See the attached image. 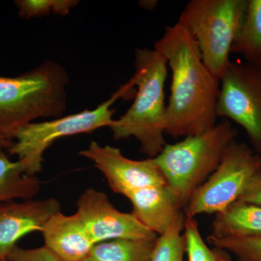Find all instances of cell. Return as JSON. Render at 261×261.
Listing matches in <instances>:
<instances>
[{
	"label": "cell",
	"instance_id": "1",
	"mask_svg": "<svg viewBox=\"0 0 261 261\" xmlns=\"http://www.w3.org/2000/svg\"><path fill=\"white\" fill-rule=\"evenodd\" d=\"M154 48L172 75L165 134L185 138L211 129L218 118L220 80L204 63L192 34L177 22L166 27Z\"/></svg>",
	"mask_w": 261,
	"mask_h": 261
},
{
	"label": "cell",
	"instance_id": "2",
	"mask_svg": "<svg viewBox=\"0 0 261 261\" xmlns=\"http://www.w3.org/2000/svg\"><path fill=\"white\" fill-rule=\"evenodd\" d=\"M135 66V74L130 80L137 87L135 100L109 128L115 140L135 137L140 142L141 152L154 159L167 144L164 137L167 61L154 48L136 49Z\"/></svg>",
	"mask_w": 261,
	"mask_h": 261
},
{
	"label": "cell",
	"instance_id": "3",
	"mask_svg": "<svg viewBox=\"0 0 261 261\" xmlns=\"http://www.w3.org/2000/svg\"><path fill=\"white\" fill-rule=\"evenodd\" d=\"M69 82L64 67L53 61L18 76L0 75V130L13 135L15 128L37 118L63 116Z\"/></svg>",
	"mask_w": 261,
	"mask_h": 261
},
{
	"label": "cell",
	"instance_id": "4",
	"mask_svg": "<svg viewBox=\"0 0 261 261\" xmlns=\"http://www.w3.org/2000/svg\"><path fill=\"white\" fill-rule=\"evenodd\" d=\"M238 135L229 121L223 120L203 133L166 144L154 158L182 211L196 190L216 171Z\"/></svg>",
	"mask_w": 261,
	"mask_h": 261
},
{
	"label": "cell",
	"instance_id": "5",
	"mask_svg": "<svg viewBox=\"0 0 261 261\" xmlns=\"http://www.w3.org/2000/svg\"><path fill=\"white\" fill-rule=\"evenodd\" d=\"M132 90H135V87L128 81L93 110L22 125L13 130V145L7 152L10 155L16 156L27 174L36 176L42 171L44 152L56 140L111 126L116 111L113 105L121 98L132 95Z\"/></svg>",
	"mask_w": 261,
	"mask_h": 261
},
{
	"label": "cell",
	"instance_id": "6",
	"mask_svg": "<svg viewBox=\"0 0 261 261\" xmlns=\"http://www.w3.org/2000/svg\"><path fill=\"white\" fill-rule=\"evenodd\" d=\"M247 5V0H191L180 15L178 23L192 34L202 61L218 80L231 62Z\"/></svg>",
	"mask_w": 261,
	"mask_h": 261
},
{
	"label": "cell",
	"instance_id": "7",
	"mask_svg": "<svg viewBox=\"0 0 261 261\" xmlns=\"http://www.w3.org/2000/svg\"><path fill=\"white\" fill-rule=\"evenodd\" d=\"M261 172V156L244 142H232L209 178L190 197L183 213L195 219L202 214H217L240 200Z\"/></svg>",
	"mask_w": 261,
	"mask_h": 261
},
{
	"label": "cell",
	"instance_id": "8",
	"mask_svg": "<svg viewBox=\"0 0 261 261\" xmlns=\"http://www.w3.org/2000/svg\"><path fill=\"white\" fill-rule=\"evenodd\" d=\"M218 118L243 127L261 156V66L231 62L220 80Z\"/></svg>",
	"mask_w": 261,
	"mask_h": 261
},
{
	"label": "cell",
	"instance_id": "9",
	"mask_svg": "<svg viewBox=\"0 0 261 261\" xmlns=\"http://www.w3.org/2000/svg\"><path fill=\"white\" fill-rule=\"evenodd\" d=\"M80 154L94 163L115 193L126 198L141 189L167 185L153 159L140 161L128 159L119 148L102 146L94 141Z\"/></svg>",
	"mask_w": 261,
	"mask_h": 261
},
{
	"label": "cell",
	"instance_id": "10",
	"mask_svg": "<svg viewBox=\"0 0 261 261\" xmlns=\"http://www.w3.org/2000/svg\"><path fill=\"white\" fill-rule=\"evenodd\" d=\"M81 221L94 245L116 239L155 240L158 235L146 227L132 213L118 211L104 192L90 188L76 202Z\"/></svg>",
	"mask_w": 261,
	"mask_h": 261
},
{
	"label": "cell",
	"instance_id": "11",
	"mask_svg": "<svg viewBox=\"0 0 261 261\" xmlns=\"http://www.w3.org/2000/svg\"><path fill=\"white\" fill-rule=\"evenodd\" d=\"M61 203L55 198L0 203V261L7 260L20 239L42 232L48 220L61 212Z\"/></svg>",
	"mask_w": 261,
	"mask_h": 261
},
{
	"label": "cell",
	"instance_id": "12",
	"mask_svg": "<svg viewBox=\"0 0 261 261\" xmlns=\"http://www.w3.org/2000/svg\"><path fill=\"white\" fill-rule=\"evenodd\" d=\"M44 246L62 261H82L88 258L94 246L83 223L76 214L57 213L48 220L42 231Z\"/></svg>",
	"mask_w": 261,
	"mask_h": 261
},
{
	"label": "cell",
	"instance_id": "13",
	"mask_svg": "<svg viewBox=\"0 0 261 261\" xmlns=\"http://www.w3.org/2000/svg\"><path fill=\"white\" fill-rule=\"evenodd\" d=\"M128 199L132 214L158 236L173 224L182 211L167 185L141 189Z\"/></svg>",
	"mask_w": 261,
	"mask_h": 261
},
{
	"label": "cell",
	"instance_id": "14",
	"mask_svg": "<svg viewBox=\"0 0 261 261\" xmlns=\"http://www.w3.org/2000/svg\"><path fill=\"white\" fill-rule=\"evenodd\" d=\"M261 235V206L238 200L215 215L212 231L215 238Z\"/></svg>",
	"mask_w": 261,
	"mask_h": 261
},
{
	"label": "cell",
	"instance_id": "15",
	"mask_svg": "<svg viewBox=\"0 0 261 261\" xmlns=\"http://www.w3.org/2000/svg\"><path fill=\"white\" fill-rule=\"evenodd\" d=\"M0 148V203L16 200H32L41 190L36 176H29L20 161H13Z\"/></svg>",
	"mask_w": 261,
	"mask_h": 261
},
{
	"label": "cell",
	"instance_id": "16",
	"mask_svg": "<svg viewBox=\"0 0 261 261\" xmlns=\"http://www.w3.org/2000/svg\"><path fill=\"white\" fill-rule=\"evenodd\" d=\"M156 240L116 239L102 242L94 245L88 259L92 261H151Z\"/></svg>",
	"mask_w": 261,
	"mask_h": 261
},
{
	"label": "cell",
	"instance_id": "17",
	"mask_svg": "<svg viewBox=\"0 0 261 261\" xmlns=\"http://www.w3.org/2000/svg\"><path fill=\"white\" fill-rule=\"evenodd\" d=\"M247 63L261 66V0H247L241 28L231 47Z\"/></svg>",
	"mask_w": 261,
	"mask_h": 261
},
{
	"label": "cell",
	"instance_id": "18",
	"mask_svg": "<svg viewBox=\"0 0 261 261\" xmlns=\"http://www.w3.org/2000/svg\"><path fill=\"white\" fill-rule=\"evenodd\" d=\"M185 221V216L181 211L173 224L158 236L151 261H184L186 253Z\"/></svg>",
	"mask_w": 261,
	"mask_h": 261
},
{
	"label": "cell",
	"instance_id": "19",
	"mask_svg": "<svg viewBox=\"0 0 261 261\" xmlns=\"http://www.w3.org/2000/svg\"><path fill=\"white\" fill-rule=\"evenodd\" d=\"M184 234L188 261H233L227 250L207 245L201 235L196 219L185 217Z\"/></svg>",
	"mask_w": 261,
	"mask_h": 261
},
{
	"label": "cell",
	"instance_id": "20",
	"mask_svg": "<svg viewBox=\"0 0 261 261\" xmlns=\"http://www.w3.org/2000/svg\"><path fill=\"white\" fill-rule=\"evenodd\" d=\"M207 242L213 247L227 250L237 261H261V235L224 238L208 236Z\"/></svg>",
	"mask_w": 261,
	"mask_h": 261
},
{
	"label": "cell",
	"instance_id": "21",
	"mask_svg": "<svg viewBox=\"0 0 261 261\" xmlns=\"http://www.w3.org/2000/svg\"><path fill=\"white\" fill-rule=\"evenodd\" d=\"M76 0H16L18 15L24 19L42 18L57 14L67 15L79 4Z\"/></svg>",
	"mask_w": 261,
	"mask_h": 261
},
{
	"label": "cell",
	"instance_id": "22",
	"mask_svg": "<svg viewBox=\"0 0 261 261\" xmlns=\"http://www.w3.org/2000/svg\"><path fill=\"white\" fill-rule=\"evenodd\" d=\"M8 261H62L47 247L25 249L16 246L10 252Z\"/></svg>",
	"mask_w": 261,
	"mask_h": 261
},
{
	"label": "cell",
	"instance_id": "23",
	"mask_svg": "<svg viewBox=\"0 0 261 261\" xmlns=\"http://www.w3.org/2000/svg\"><path fill=\"white\" fill-rule=\"evenodd\" d=\"M240 200L261 206V172L252 180Z\"/></svg>",
	"mask_w": 261,
	"mask_h": 261
},
{
	"label": "cell",
	"instance_id": "24",
	"mask_svg": "<svg viewBox=\"0 0 261 261\" xmlns=\"http://www.w3.org/2000/svg\"><path fill=\"white\" fill-rule=\"evenodd\" d=\"M13 143V135L9 132L0 130V148L7 151L11 147Z\"/></svg>",
	"mask_w": 261,
	"mask_h": 261
},
{
	"label": "cell",
	"instance_id": "25",
	"mask_svg": "<svg viewBox=\"0 0 261 261\" xmlns=\"http://www.w3.org/2000/svg\"><path fill=\"white\" fill-rule=\"evenodd\" d=\"M82 261H92V260H89V259L87 258V259H85V260H82Z\"/></svg>",
	"mask_w": 261,
	"mask_h": 261
},
{
	"label": "cell",
	"instance_id": "26",
	"mask_svg": "<svg viewBox=\"0 0 261 261\" xmlns=\"http://www.w3.org/2000/svg\"><path fill=\"white\" fill-rule=\"evenodd\" d=\"M3 261H8V260H3Z\"/></svg>",
	"mask_w": 261,
	"mask_h": 261
}]
</instances>
